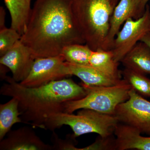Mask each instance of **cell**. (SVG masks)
Returning <instances> with one entry per match:
<instances>
[{
    "label": "cell",
    "mask_w": 150,
    "mask_h": 150,
    "mask_svg": "<svg viewBox=\"0 0 150 150\" xmlns=\"http://www.w3.org/2000/svg\"><path fill=\"white\" fill-rule=\"evenodd\" d=\"M20 40L35 59L61 55L71 44H85L73 0H36Z\"/></svg>",
    "instance_id": "1"
},
{
    "label": "cell",
    "mask_w": 150,
    "mask_h": 150,
    "mask_svg": "<svg viewBox=\"0 0 150 150\" xmlns=\"http://www.w3.org/2000/svg\"><path fill=\"white\" fill-rule=\"evenodd\" d=\"M0 89L2 95L14 98L18 102L22 123L44 129L51 115L64 112L66 103L83 98L87 91L71 79L51 81L39 86L29 87L6 76Z\"/></svg>",
    "instance_id": "2"
},
{
    "label": "cell",
    "mask_w": 150,
    "mask_h": 150,
    "mask_svg": "<svg viewBox=\"0 0 150 150\" xmlns=\"http://www.w3.org/2000/svg\"><path fill=\"white\" fill-rule=\"evenodd\" d=\"M119 0H73V9L85 44L105 50L113 11Z\"/></svg>",
    "instance_id": "3"
},
{
    "label": "cell",
    "mask_w": 150,
    "mask_h": 150,
    "mask_svg": "<svg viewBox=\"0 0 150 150\" xmlns=\"http://www.w3.org/2000/svg\"><path fill=\"white\" fill-rule=\"evenodd\" d=\"M119 123L115 115L82 109L76 115L60 112L51 115L45 123L44 129L54 131L67 125L72 130L75 138L89 133H96L102 138H107L113 136Z\"/></svg>",
    "instance_id": "4"
},
{
    "label": "cell",
    "mask_w": 150,
    "mask_h": 150,
    "mask_svg": "<svg viewBox=\"0 0 150 150\" xmlns=\"http://www.w3.org/2000/svg\"><path fill=\"white\" fill-rule=\"evenodd\" d=\"M81 85L87 91L86 96L66 103L64 112L73 113L80 109H89L114 115L118 105L129 99V92L132 88L123 79L117 84L108 86Z\"/></svg>",
    "instance_id": "5"
},
{
    "label": "cell",
    "mask_w": 150,
    "mask_h": 150,
    "mask_svg": "<svg viewBox=\"0 0 150 150\" xmlns=\"http://www.w3.org/2000/svg\"><path fill=\"white\" fill-rule=\"evenodd\" d=\"M150 6L147 4L143 16L127 20L115 36L111 51L115 62L120 63L126 54L150 31Z\"/></svg>",
    "instance_id": "6"
},
{
    "label": "cell",
    "mask_w": 150,
    "mask_h": 150,
    "mask_svg": "<svg viewBox=\"0 0 150 150\" xmlns=\"http://www.w3.org/2000/svg\"><path fill=\"white\" fill-rule=\"evenodd\" d=\"M120 123L150 136V101L131 88L129 99L118 105L115 115Z\"/></svg>",
    "instance_id": "7"
},
{
    "label": "cell",
    "mask_w": 150,
    "mask_h": 150,
    "mask_svg": "<svg viewBox=\"0 0 150 150\" xmlns=\"http://www.w3.org/2000/svg\"><path fill=\"white\" fill-rule=\"evenodd\" d=\"M70 76L68 63L62 55L35 59L27 77L20 83L29 87L44 85Z\"/></svg>",
    "instance_id": "8"
},
{
    "label": "cell",
    "mask_w": 150,
    "mask_h": 150,
    "mask_svg": "<svg viewBox=\"0 0 150 150\" xmlns=\"http://www.w3.org/2000/svg\"><path fill=\"white\" fill-rule=\"evenodd\" d=\"M32 52L20 40L0 58V64L10 70L12 78L20 83L28 75L35 61Z\"/></svg>",
    "instance_id": "9"
},
{
    "label": "cell",
    "mask_w": 150,
    "mask_h": 150,
    "mask_svg": "<svg viewBox=\"0 0 150 150\" xmlns=\"http://www.w3.org/2000/svg\"><path fill=\"white\" fill-rule=\"evenodd\" d=\"M146 6L143 5L142 0H119L111 17L105 50L112 49L115 36L125 22L129 18L137 19L143 16Z\"/></svg>",
    "instance_id": "10"
},
{
    "label": "cell",
    "mask_w": 150,
    "mask_h": 150,
    "mask_svg": "<svg viewBox=\"0 0 150 150\" xmlns=\"http://www.w3.org/2000/svg\"><path fill=\"white\" fill-rule=\"evenodd\" d=\"M1 150H52L31 128L24 126L11 131L0 142Z\"/></svg>",
    "instance_id": "11"
},
{
    "label": "cell",
    "mask_w": 150,
    "mask_h": 150,
    "mask_svg": "<svg viewBox=\"0 0 150 150\" xmlns=\"http://www.w3.org/2000/svg\"><path fill=\"white\" fill-rule=\"evenodd\" d=\"M68 63L70 75H74L80 79L83 82L81 84L86 86L115 85L119 83L122 80L108 76L90 66H81Z\"/></svg>",
    "instance_id": "12"
},
{
    "label": "cell",
    "mask_w": 150,
    "mask_h": 150,
    "mask_svg": "<svg viewBox=\"0 0 150 150\" xmlns=\"http://www.w3.org/2000/svg\"><path fill=\"white\" fill-rule=\"evenodd\" d=\"M125 68L144 74H150V47L140 41L121 60Z\"/></svg>",
    "instance_id": "13"
},
{
    "label": "cell",
    "mask_w": 150,
    "mask_h": 150,
    "mask_svg": "<svg viewBox=\"0 0 150 150\" xmlns=\"http://www.w3.org/2000/svg\"><path fill=\"white\" fill-rule=\"evenodd\" d=\"M11 17V28L22 35L26 29L32 9L31 0H4Z\"/></svg>",
    "instance_id": "14"
},
{
    "label": "cell",
    "mask_w": 150,
    "mask_h": 150,
    "mask_svg": "<svg viewBox=\"0 0 150 150\" xmlns=\"http://www.w3.org/2000/svg\"><path fill=\"white\" fill-rule=\"evenodd\" d=\"M119 63L114 60L111 50L93 51L89 60L90 66L108 76L116 79H121Z\"/></svg>",
    "instance_id": "15"
},
{
    "label": "cell",
    "mask_w": 150,
    "mask_h": 150,
    "mask_svg": "<svg viewBox=\"0 0 150 150\" xmlns=\"http://www.w3.org/2000/svg\"><path fill=\"white\" fill-rule=\"evenodd\" d=\"M19 123L22 121L17 99L12 98L7 102L0 105V141L5 137L14 124Z\"/></svg>",
    "instance_id": "16"
},
{
    "label": "cell",
    "mask_w": 150,
    "mask_h": 150,
    "mask_svg": "<svg viewBox=\"0 0 150 150\" xmlns=\"http://www.w3.org/2000/svg\"><path fill=\"white\" fill-rule=\"evenodd\" d=\"M93 50L86 44H71L65 47L61 55L65 61L73 64L90 66Z\"/></svg>",
    "instance_id": "17"
},
{
    "label": "cell",
    "mask_w": 150,
    "mask_h": 150,
    "mask_svg": "<svg viewBox=\"0 0 150 150\" xmlns=\"http://www.w3.org/2000/svg\"><path fill=\"white\" fill-rule=\"evenodd\" d=\"M123 79L142 96H150V80L144 74L125 68L121 72Z\"/></svg>",
    "instance_id": "18"
},
{
    "label": "cell",
    "mask_w": 150,
    "mask_h": 150,
    "mask_svg": "<svg viewBox=\"0 0 150 150\" xmlns=\"http://www.w3.org/2000/svg\"><path fill=\"white\" fill-rule=\"evenodd\" d=\"M21 35L16 30L6 27L0 29V56L6 53L20 40Z\"/></svg>",
    "instance_id": "19"
},
{
    "label": "cell",
    "mask_w": 150,
    "mask_h": 150,
    "mask_svg": "<svg viewBox=\"0 0 150 150\" xmlns=\"http://www.w3.org/2000/svg\"><path fill=\"white\" fill-rule=\"evenodd\" d=\"M53 132L51 139L53 143V150H76L77 148L75 147L73 142V139L76 138L73 135L68 136L66 139H62L54 131Z\"/></svg>",
    "instance_id": "20"
},
{
    "label": "cell",
    "mask_w": 150,
    "mask_h": 150,
    "mask_svg": "<svg viewBox=\"0 0 150 150\" xmlns=\"http://www.w3.org/2000/svg\"><path fill=\"white\" fill-rule=\"evenodd\" d=\"M6 12L3 7L0 8V29L6 28Z\"/></svg>",
    "instance_id": "21"
},
{
    "label": "cell",
    "mask_w": 150,
    "mask_h": 150,
    "mask_svg": "<svg viewBox=\"0 0 150 150\" xmlns=\"http://www.w3.org/2000/svg\"><path fill=\"white\" fill-rule=\"evenodd\" d=\"M141 41L146 43L150 47V31L148 32L142 38Z\"/></svg>",
    "instance_id": "22"
},
{
    "label": "cell",
    "mask_w": 150,
    "mask_h": 150,
    "mask_svg": "<svg viewBox=\"0 0 150 150\" xmlns=\"http://www.w3.org/2000/svg\"><path fill=\"white\" fill-rule=\"evenodd\" d=\"M142 3L144 6H146L147 4V3L150 0H142Z\"/></svg>",
    "instance_id": "23"
},
{
    "label": "cell",
    "mask_w": 150,
    "mask_h": 150,
    "mask_svg": "<svg viewBox=\"0 0 150 150\" xmlns=\"http://www.w3.org/2000/svg\"><path fill=\"white\" fill-rule=\"evenodd\" d=\"M150 5H149V6H150ZM149 19H150V15H149Z\"/></svg>",
    "instance_id": "24"
}]
</instances>
